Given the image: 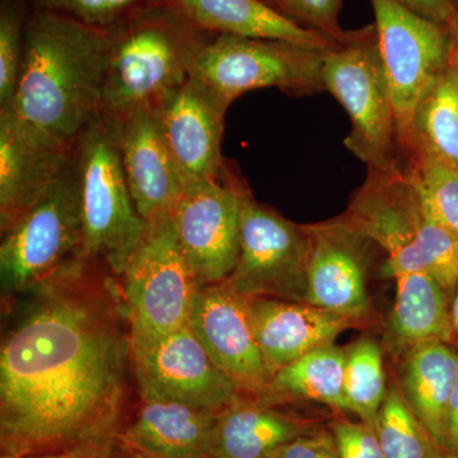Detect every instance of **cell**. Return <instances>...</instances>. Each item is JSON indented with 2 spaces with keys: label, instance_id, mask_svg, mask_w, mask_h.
<instances>
[{
  "label": "cell",
  "instance_id": "cell-16",
  "mask_svg": "<svg viewBox=\"0 0 458 458\" xmlns=\"http://www.w3.org/2000/svg\"><path fill=\"white\" fill-rule=\"evenodd\" d=\"M307 228L310 254L304 303L348 318H363L369 310L366 255L372 241L340 218Z\"/></svg>",
  "mask_w": 458,
  "mask_h": 458
},
{
  "label": "cell",
  "instance_id": "cell-43",
  "mask_svg": "<svg viewBox=\"0 0 458 458\" xmlns=\"http://www.w3.org/2000/svg\"><path fill=\"white\" fill-rule=\"evenodd\" d=\"M452 2V4L454 5V7H456L457 11H458V0H451Z\"/></svg>",
  "mask_w": 458,
  "mask_h": 458
},
{
  "label": "cell",
  "instance_id": "cell-20",
  "mask_svg": "<svg viewBox=\"0 0 458 458\" xmlns=\"http://www.w3.org/2000/svg\"><path fill=\"white\" fill-rule=\"evenodd\" d=\"M218 415L185 403L141 401L117 441L149 458H210Z\"/></svg>",
  "mask_w": 458,
  "mask_h": 458
},
{
  "label": "cell",
  "instance_id": "cell-17",
  "mask_svg": "<svg viewBox=\"0 0 458 458\" xmlns=\"http://www.w3.org/2000/svg\"><path fill=\"white\" fill-rule=\"evenodd\" d=\"M9 108H0V232L7 231L50 189L73 157Z\"/></svg>",
  "mask_w": 458,
  "mask_h": 458
},
{
  "label": "cell",
  "instance_id": "cell-8",
  "mask_svg": "<svg viewBox=\"0 0 458 458\" xmlns=\"http://www.w3.org/2000/svg\"><path fill=\"white\" fill-rule=\"evenodd\" d=\"M120 278L131 334L164 335L189 324L201 284L181 249L171 214L146 222Z\"/></svg>",
  "mask_w": 458,
  "mask_h": 458
},
{
  "label": "cell",
  "instance_id": "cell-27",
  "mask_svg": "<svg viewBox=\"0 0 458 458\" xmlns=\"http://www.w3.org/2000/svg\"><path fill=\"white\" fill-rule=\"evenodd\" d=\"M403 171L424 207L458 236V167L414 141L403 144Z\"/></svg>",
  "mask_w": 458,
  "mask_h": 458
},
{
  "label": "cell",
  "instance_id": "cell-24",
  "mask_svg": "<svg viewBox=\"0 0 458 458\" xmlns=\"http://www.w3.org/2000/svg\"><path fill=\"white\" fill-rule=\"evenodd\" d=\"M396 298L386 328V345L403 355L421 344H454L451 298L427 271L397 276Z\"/></svg>",
  "mask_w": 458,
  "mask_h": 458
},
{
  "label": "cell",
  "instance_id": "cell-31",
  "mask_svg": "<svg viewBox=\"0 0 458 458\" xmlns=\"http://www.w3.org/2000/svg\"><path fill=\"white\" fill-rule=\"evenodd\" d=\"M159 2L162 0H33V9L107 31L131 14Z\"/></svg>",
  "mask_w": 458,
  "mask_h": 458
},
{
  "label": "cell",
  "instance_id": "cell-42",
  "mask_svg": "<svg viewBox=\"0 0 458 458\" xmlns=\"http://www.w3.org/2000/svg\"><path fill=\"white\" fill-rule=\"evenodd\" d=\"M439 458H458V454H443Z\"/></svg>",
  "mask_w": 458,
  "mask_h": 458
},
{
  "label": "cell",
  "instance_id": "cell-28",
  "mask_svg": "<svg viewBox=\"0 0 458 458\" xmlns=\"http://www.w3.org/2000/svg\"><path fill=\"white\" fill-rule=\"evenodd\" d=\"M375 429L385 458H439L445 454L396 386L388 388Z\"/></svg>",
  "mask_w": 458,
  "mask_h": 458
},
{
  "label": "cell",
  "instance_id": "cell-6",
  "mask_svg": "<svg viewBox=\"0 0 458 458\" xmlns=\"http://www.w3.org/2000/svg\"><path fill=\"white\" fill-rule=\"evenodd\" d=\"M83 219L74 153L50 189L2 233L0 282L5 300L82 259Z\"/></svg>",
  "mask_w": 458,
  "mask_h": 458
},
{
  "label": "cell",
  "instance_id": "cell-12",
  "mask_svg": "<svg viewBox=\"0 0 458 458\" xmlns=\"http://www.w3.org/2000/svg\"><path fill=\"white\" fill-rule=\"evenodd\" d=\"M242 189L225 164L218 179L185 186L172 210L177 240L201 285L225 282L236 267Z\"/></svg>",
  "mask_w": 458,
  "mask_h": 458
},
{
  "label": "cell",
  "instance_id": "cell-18",
  "mask_svg": "<svg viewBox=\"0 0 458 458\" xmlns=\"http://www.w3.org/2000/svg\"><path fill=\"white\" fill-rule=\"evenodd\" d=\"M249 312L271 377L310 352L335 343L357 324V318L280 298H249Z\"/></svg>",
  "mask_w": 458,
  "mask_h": 458
},
{
  "label": "cell",
  "instance_id": "cell-5",
  "mask_svg": "<svg viewBox=\"0 0 458 458\" xmlns=\"http://www.w3.org/2000/svg\"><path fill=\"white\" fill-rule=\"evenodd\" d=\"M325 90L337 99L351 119L345 146L369 168L401 167L403 146L396 114L382 69L375 26L349 32L325 53Z\"/></svg>",
  "mask_w": 458,
  "mask_h": 458
},
{
  "label": "cell",
  "instance_id": "cell-22",
  "mask_svg": "<svg viewBox=\"0 0 458 458\" xmlns=\"http://www.w3.org/2000/svg\"><path fill=\"white\" fill-rule=\"evenodd\" d=\"M316 429L260 400L243 399L219 412L210 458H269L282 445Z\"/></svg>",
  "mask_w": 458,
  "mask_h": 458
},
{
  "label": "cell",
  "instance_id": "cell-33",
  "mask_svg": "<svg viewBox=\"0 0 458 458\" xmlns=\"http://www.w3.org/2000/svg\"><path fill=\"white\" fill-rule=\"evenodd\" d=\"M274 11L335 42L348 38L339 23L343 0H264Z\"/></svg>",
  "mask_w": 458,
  "mask_h": 458
},
{
  "label": "cell",
  "instance_id": "cell-40",
  "mask_svg": "<svg viewBox=\"0 0 458 458\" xmlns=\"http://www.w3.org/2000/svg\"><path fill=\"white\" fill-rule=\"evenodd\" d=\"M2 458H89V457L81 456V454H65V452H56V454H31V456L2 457Z\"/></svg>",
  "mask_w": 458,
  "mask_h": 458
},
{
  "label": "cell",
  "instance_id": "cell-9",
  "mask_svg": "<svg viewBox=\"0 0 458 458\" xmlns=\"http://www.w3.org/2000/svg\"><path fill=\"white\" fill-rule=\"evenodd\" d=\"M369 2L403 146L424 93L452 64L454 38L450 30L410 11L396 0Z\"/></svg>",
  "mask_w": 458,
  "mask_h": 458
},
{
  "label": "cell",
  "instance_id": "cell-2",
  "mask_svg": "<svg viewBox=\"0 0 458 458\" xmlns=\"http://www.w3.org/2000/svg\"><path fill=\"white\" fill-rule=\"evenodd\" d=\"M107 59L106 31L33 9L9 110L42 137L74 147L101 111Z\"/></svg>",
  "mask_w": 458,
  "mask_h": 458
},
{
  "label": "cell",
  "instance_id": "cell-29",
  "mask_svg": "<svg viewBox=\"0 0 458 458\" xmlns=\"http://www.w3.org/2000/svg\"><path fill=\"white\" fill-rule=\"evenodd\" d=\"M381 346L361 337L345 349V394L349 411L375 427L387 394Z\"/></svg>",
  "mask_w": 458,
  "mask_h": 458
},
{
  "label": "cell",
  "instance_id": "cell-13",
  "mask_svg": "<svg viewBox=\"0 0 458 458\" xmlns=\"http://www.w3.org/2000/svg\"><path fill=\"white\" fill-rule=\"evenodd\" d=\"M188 325L246 399H264L271 376L256 340L249 298L225 283L201 285Z\"/></svg>",
  "mask_w": 458,
  "mask_h": 458
},
{
  "label": "cell",
  "instance_id": "cell-1",
  "mask_svg": "<svg viewBox=\"0 0 458 458\" xmlns=\"http://www.w3.org/2000/svg\"><path fill=\"white\" fill-rule=\"evenodd\" d=\"M77 259L18 295L0 348L2 457L105 458L131 366L122 289Z\"/></svg>",
  "mask_w": 458,
  "mask_h": 458
},
{
  "label": "cell",
  "instance_id": "cell-30",
  "mask_svg": "<svg viewBox=\"0 0 458 458\" xmlns=\"http://www.w3.org/2000/svg\"><path fill=\"white\" fill-rule=\"evenodd\" d=\"M415 250L421 269L429 273L451 298L458 284V236L434 218L421 201Z\"/></svg>",
  "mask_w": 458,
  "mask_h": 458
},
{
  "label": "cell",
  "instance_id": "cell-32",
  "mask_svg": "<svg viewBox=\"0 0 458 458\" xmlns=\"http://www.w3.org/2000/svg\"><path fill=\"white\" fill-rule=\"evenodd\" d=\"M27 18L14 3L3 0L0 9V108L13 101L22 69Z\"/></svg>",
  "mask_w": 458,
  "mask_h": 458
},
{
  "label": "cell",
  "instance_id": "cell-38",
  "mask_svg": "<svg viewBox=\"0 0 458 458\" xmlns=\"http://www.w3.org/2000/svg\"><path fill=\"white\" fill-rule=\"evenodd\" d=\"M105 458H149L140 454V452L131 450V448L126 447L123 443L119 441L114 442L107 456Z\"/></svg>",
  "mask_w": 458,
  "mask_h": 458
},
{
  "label": "cell",
  "instance_id": "cell-39",
  "mask_svg": "<svg viewBox=\"0 0 458 458\" xmlns=\"http://www.w3.org/2000/svg\"><path fill=\"white\" fill-rule=\"evenodd\" d=\"M450 315L452 333H454V345L458 348V284L452 293L450 303Z\"/></svg>",
  "mask_w": 458,
  "mask_h": 458
},
{
  "label": "cell",
  "instance_id": "cell-7",
  "mask_svg": "<svg viewBox=\"0 0 458 458\" xmlns=\"http://www.w3.org/2000/svg\"><path fill=\"white\" fill-rule=\"evenodd\" d=\"M327 50L283 40L214 35L199 55L191 78L227 107L247 92L271 87L288 95H312L325 90L322 64Z\"/></svg>",
  "mask_w": 458,
  "mask_h": 458
},
{
  "label": "cell",
  "instance_id": "cell-34",
  "mask_svg": "<svg viewBox=\"0 0 458 458\" xmlns=\"http://www.w3.org/2000/svg\"><path fill=\"white\" fill-rule=\"evenodd\" d=\"M340 458H385L375 427L355 421L337 420L331 427Z\"/></svg>",
  "mask_w": 458,
  "mask_h": 458
},
{
  "label": "cell",
  "instance_id": "cell-36",
  "mask_svg": "<svg viewBox=\"0 0 458 458\" xmlns=\"http://www.w3.org/2000/svg\"><path fill=\"white\" fill-rule=\"evenodd\" d=\"M403 7L438 23L451 32L458 30V11L451 0H396Z\"/></svg>",
  "mask_w": 458,
  "mask_h": 458
},
{
  "label": "cell",
  "instance_id": "cell-3",
  "mask_svg": "<svg viewBox=\"0 0 458 458\" xmlns=\"http://www.w3.org/2000/svg\"><path fill=\"white\" fill-rule=\"evenodd\" d=\"M108 59L99 114L116 125L156 107L183 86L214 35L191 25L164 2L107 30Z\"/></svg>",
  "mask_w": 458,
  "mask_h": 458
},
{
  "label": "cell",
  "instance_id": "cell-41",
  "mask_svg": "<svg viewBox=\"0 0 458 458\" xmlns=\"http://www.w3.org/2000/svg\"><path fill=\"white\" fill-rule=\"evenodd\" d=\"M452 38H454V47H452V65L458 71V30L457 31L452 32Z\"/></svg>",
  "mask_w": 458,
  "mask_h": 458
},
{
  "label": "cell",
  "instance_id": "cell-4",
  "mask_svg": "<svg viewBox=\"0 0 458 458\" xmlns=\"http://www.w3.org/2000/svg\"><path fill=\"white\" fill-rule=\"evenodd\" d=\"M74 158L82 205V259L120 278L146 222L123 172L119 126L98 114L78 138Z\"/></svg>",
  "mask_w": 458,
  "mask_h": 458
},
{
  "label": "cell",
  "instance_id": "cell-35",
  "mask_svg": "<svg viewBox=\"0 0 458 458\" xmlns=\"http://www.w3.org/2000/svg\"><path fill=\"white\" fill-rule=\"evenodd\" d=\"M269 458H340L331 430L316 429L282 445Z\"/></svg>",
  "mask_w": 458,
  "mask_h": 458
},
{
  "label": "cell",
  "instance_id": "cell-15",
  "mask_svg": "<svg viewBox=\"0 0 458 458\" xmlns=\"http://www.w3.org/2000/svg\"><path fill=\"white\" fill-rule=\"evenodd\" d=\"M227 110L191 77L155 107L165 146L185 186L221 176L225 165L221 147Z\"/></svg>",
  "mask_w": 458,
  "mask_h": 458
},
{
  "label": "cell",
  "instance_id": "cell-37",
  "mask_svg": "<svg viewBox=\"0 0 458 458\" xmlns=\"http://www.w3.org/2000/svg\"><path fill=\"white\" fill-rule=\"evenodd\" d=\"M445 454H458V381L448 406L447 430H445Z\"/></svg>",
  "mask_w": 458,
  "mask_h": 458
},
{
  "label": "cell",
  "instance_id": "cell-11",
  "mask_svg": "<svg viewBox=\"0 0 458 458\" xmlns=\"http://www.w3.org/2000/svg\"><path fill=\"white\" fill-rule=\"evenodd\" d=\"M310 232L241 194L240 251L225 284L247 298L271 297L304 302Z\"/></svg>",
  "mask_w": 458,
  "mask_h": 458
},
{
  "label": "cell",
  "instance_id": "cell-14",
  "mask_svg": "<svg viewBox=\"0 0 458 458\" xmlns=\"http://www.w3.org/2000/svg\"><path fill=\"white\" fill-rule=\"evenodd\" d=\"M420 200L403 165L394 170L369 168V177L352 199L342 221L381 247L386 278L423 271L415 250Z\"/></svg>",
  "mask_w": 458,
  "mask_h": 458
},
{
  "label": "cell",
  "instance_id": "cell-25",
  "mask_svg": "<svg viewBox=\"0 0 458 458\" xmlns=\"http://www.w3.org/2000/svg\"><path fill=\"white\" fill-rule=\"evenodd\" d=\"M284 399L316 401L349 411L345 394V351L336 345L315 349L283 367L273 377L262 403Z\"/></svg>",
  "mask_w": 458,
  "mask_h": 458
},
{
  "label": "cell",
  "instance_id": "cell-21",
  "mask_svg": "<svg viewBox=\"0 0 458 458\" xmlns=\"http://www.w3.org/2000/svg\"><path fill=\"white\" fill-rule=\"evenodd\" d=\"M188 22L212 35L283 40L327 50L337 42L304 29L264 0H162Z\"/></svg>",
  "mask_w": 458,
  "mask_h": 458
},
{
  "label": "cell",
  "instance_id": "cell-19",
  "mask_svg": "<svg viewBox=\"0 0 458 458\" xmlns=\"http://www.w3.org/2000/svg\"><path fill=\"white\" fill-rule=\"evenodd\" d=\"M123 172L144 222L172 213L185 183L165 146L155 107L144 108L119 123Z\"/></svg>",
  "mask_w": 458,
  "mask_h": 458
},
{
  "label": "cell",
  "instance_id": "cell-23",
  "mask_svg": "<svg viewBox=\"0 0 458 458\" xmlns=\"http://www.w3.org/2000/svg\"><path fill=\"white\" fill-rule=\"evenodd\" d=\"M457 381L458 348L454 344H421L403 355L401 393L442 451L448 406Z\"/></svg>",
  "mask_w": 458,
  "mask_h": 458
},
{
  "label": "cell",
  "instance_id": "cell-10",
  "mask_svg": "<svg viewBox=\"0 0 458 458\" xmlns=\"http://www.w3.org/2000/svg\"><path fill=\"white\" fill-rule=\"evenodd\" d=\"M131 369L141 401H165L221 412L246 399L189 325L164 334H131Z\"/></svg>",
  "mask_w": 458,
  "mask_h": 458
},
{
  "label": "cell",
  "instance_id": "cell-26",
  "mask_svg": "<svg viewBox=\"0 0 458 458\" xmlns=\"http://www.w3.org/2000/svg\"><path fill=\"white\" fill-rule=\"evenodd\" d=\"M414 141L458 167V71L451 64L424 93L403 144Z\"/></svg>",
  "mask_w": 458,
  "mask_h": 458
}]
</instances>
